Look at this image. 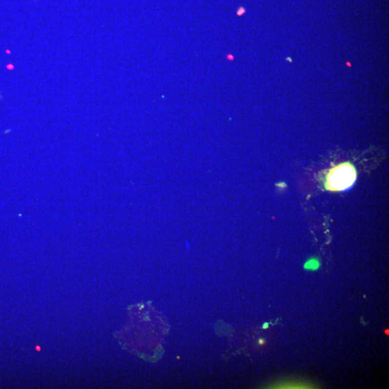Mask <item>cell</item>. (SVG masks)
<instances>
[{
	"instance_id": "3957f363",
	"label": "cell",
	"mask_w": 389,
	"mask_h": 389,
	"mask_svg": "<svg viewBox=\"0 0 389 389\" xmlns=\"http://www.w3.org/2000/svg\"><path fill=\"white\" fill-rule=\"evenodd\" d=\"M268 327H269V323L266 322V323L263 324V326H262V328H263L264 330H266V329L268 328Z\"/></svg>"
},
{
	"instance_id": "6da1fadb",
	"label": "cell",
	"mask_w": 389,
	"mask_h": 389,
	"mask_svg": "<svg viewBox=\"0 0 389 389\" xmlns=\"http://www.w3.org/2000/svg\"><path fill=\"white\" fill-rule=\"evenodd\" d=\"M356 179V171L349 163H344L330 170L326 187L330 191H340L352 186Z\"/></svg>"
},
{
	"instance_id": "7a4b0ae2",
	"label": "cell",
	"mask_w": 389,
	"mask_h": 389,
	"mask_svg": "<svg viewBox=\"0 0 389 389\" xmlns=\"http://www.w3.org/2000/svg\"><path fill=\"white\" fill-rule=\"evenodd\" d=\"M320 268V262L317 259H311L306 262L304 268L307 271H316Z\"/></svg>"
},
{
	"instance_id": "277c9868",
	"label": "cell",
	"mask_w": 389,
	"mask_h": 389,
	"mask_svg": "<svg viewBox=\"0 0 389 389\" xmlns=\"http://www.w3.org/2000/svg\"><path fill=\"white\" fill-rule=\"evenodd\" d=\"M259 343L261 344V345H263V344L265 343V341L263 340H259Z\"/></svg>"
}]
</instances>
